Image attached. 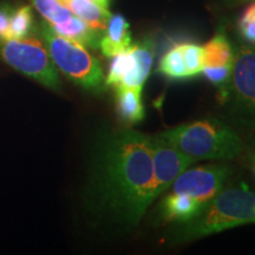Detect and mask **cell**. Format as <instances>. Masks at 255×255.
I'll list each match as a JSON object with an SVG mask.
<instances>
[{
    "label": "cell",
    "instance_id": "obj_1",
    "mask_svg": "<svg viewBox=\"0 0 255 255\" xmlns=\"http://www.w3.org/2000/svg\"><path fill=\"white\" fill-rule=\"evenodd\" d=\"M152 136L133 129L108 135L97 158V205L107 220L129 232L159 196L152 164Z\"/></svg>",
    "mask_w": 255,
    "mask_h": 255
},
{
    "label": "cell",
    "instance_id": "obj_2",
    "mask_svg": "<svg viewBox=\"0 0 255 255\" xmlns=\"http://www.w3.org/2000/svg\"><path fill=\"white\" fill-rule=\"evenodd\" d=\"M158 136L195 162L234 159L244 150L240 136L227 124L215 119L181 124Z\"/></svg>",
    "mask_w": 255,
    "mask_h": 255
},
{
    "label": "cell",
    "instance_id": "obj_3",
    "mask_svg": "<svg viewBox=\"0 0 255 255\" xmlns=\"http://www.w3.org/2000/svg\"><path fill=\"white\" fill-rule=\"evenodd\" d=\"M255 222V193L246 187L222 189L195 218L178 231V241H190Z\"/></svg>",
    "mask_w": 255,
    "mask_h": 255
},
{
    "label": "cell",
    "instance_id": "obj_4",
    "mask_svg": "<svg viewBox=\"0 0 255 255\" xmlns=\"http://www.w3.org/2000/svg\"><path fill=\"white\" fill-rule=\"evenodd\" d=\"M40 34L57 69L73 83L85 90H98L105 84L101 63L85 46L60 36L46 19L40 24Z\"/></svg>",
    "mask_w": 255,
    "mask_h": 255
},
{
    "label": "cell",
    "instance_id": "obj_5",
    "mask_svg": "<svg viewBox=\"0 0 255 255\" xmlns=\"http://www.w3.org/2000/svg\"><path fill=\"white\" fill-rule=\"evenodd\" d=\"M0 57L8 65L51 90H59L57 66L45 44L37 38L0 39Z\"/></svg>",
    "mask_w": 255,
    "mask_h": 255
},
{
    "label": "cell",
    "instance_id": "obj_6",
    "mask_svg": "<svg viewBox=\"0 0 255 255\" xmlns=\"http://www.w3.org/2000/svg\"><path fill=\"white\" fill-rule=\"evenodd\" d=\"M225 101L238 120L255 124V46L242 45L234 51Z\"/></svg>",
    "mask_w": 255,
    "mask_h": 255
},
{
    "label": "cell",
    "instance_id": "obj_7",
    "mask_svg": "<svg viewBox=\"0 0 255 255\" xmlns=\"http://www.w3.org/2000/svg\"><path fill=\"white\" fill-rule=\"evenodd\" d=\"M155 57V45L150 38H145L126 52L113 57L105 85L143 89L151 71Z\"/></svg>",
    "mask_w": 255,
    "mask_h": 255
},
{
    "label": "cell",
    "instance_id": "obj_8",
    "mask_svg": "<svg viewBox=\"0 0 255 255\" xmlns=\"http://www.w3.org/2000/svg\"><path fill=\"white\" fill-rule=\"evenodd\" d=\"M231 169L226 165H203L186 169L171 184L169 193L184 194L207 205L218 195L227 182Z\"/></svg>",
    "mask_w": 255,
    "mask_h": 255
},
{
    "label": "cell",
    "instance_id": "obj_9",
    "mask_svg": "<svg viewBox=\"0 0 255 255\" xmlns=\"http://www.w3.org/2000/svg\"><path fill=\"white\" fill-rule=\"evenodd\" d=\"M152 142H154L152 164H154L155 184L161 195L170 188L178 175L196 162L177 150L174 145L164 141L158 135L152 136Z\"/></svg>",
    "mask_w": 255,
    "mask_h": 255
},
{
    "label": "cell",
    "instance_id": "obj_10",
    "mask_svg": "<svg viewBox=\"0 0 255 255\" xmlns=\"http://www.w3.org/2000/svg\"><path fill=\"white\" fill-rule=\"evenodd\" d=\"M132 46L130 24L122 14H111L100 40V49L105 57H113L126 52Z\"/></svg>",
    "mask_w": 255,
    "mask_h": 255
},
{
    "label": "cell",
    "instance_id": "obj_11",
    "mask_svg": "<svg viewBox=\"0 0 255 255\" xmlns=\"http://www.w3.org/2000/svg\"><path fill=\"white\" fill-rule=\"evenodd\" d=\"M206 205L184 194L168 193L158 206V213L164 222L187 223L194 219Z\"/></svg>",
    "mask_w": 255,
    "mask_h": 255
},
{
    "label": "cell",
    "instance_id": "obj_12",
    "mask_svg": "<svg viewBox=\"0 0 255 255\" xmlns=\"http://www.w3.org/2000/svg\"><path fill=\"white\" fill-rule=\"evenodd\" d=\"M52 27L60 36L77 41L83 46L90 47V49L100 47V40L103 33L96 31L77 15L72 14L71 18L66 21L62 24L52 25Z\"/></svg>",
    "mask_w": 255,
    "mask_h": 255
},
{
    "label": "cell",
    "instance_id": "obj_13",
    "mask_svg": "<svg viewBox=\"0 0 255 255\" xmlns=\"http://www.w3.org/2000/svg\"><path fill=\"white\" fill-rule=\"evenodd\" d=\"M60 2L69 7L73 14L77 15L101 33H103L107 28L109 19L111 18L109 8L88 0H60Z\"/></svg>",
    "mask_w": 255,
    "mask_h": 255
},
{
    "label": "cell",
    "instance_id": "obj_14",
    "mask_svg": "<svg viewBox=\"0 0 255 255\" xmlns=\"http://www.w3.org/2000/svg\"><path fill=\"white\" fill-rule=\"evenodd\" d=\"M117 110L123 121L129 124L141 122L144 119L142 103V89L117 87Z\"/></svg>",
    "mask_w": 255,
    "mask_h": 255
},
{
    "label": "cell",
    "instance_id": "obj_15",
    "mask_svg": "<svg viewBox=\"0 0 255 255\" xmlns=\"http://www.w3.org/2000/svg\"><path fill=\"white\" fill-rule=\"evenodd\" d=\"M202 47L205 66H225L233 64L234 50L223 30H220Z\"/></svg>",
    "mask_w": 255,
    "mask_h": 255
},
{
    "label": "cell",
    "instance_id": "obj_16",
    "mask_svg": "<svg viewBox=\"0 0 255 255\" xmlns=\"http://www.w3.org/2000/svg\"><path fill=\"white\" fill-rule=\"evenodd\" d=\"M158 72L170 79H187L189 78L184 63L181 44H176L168 50L162 57L158 65Z\"/></svg>",
    "mask_w": 255,
    "mask_h": 255
},
{
    "label": "cell",
    "instance_id": "obj_17",
    "mask_svg": "<svg viewBox=\"0 0 255 255\" xmlns=\"http://www.w3.org/2000/svg\"><path fill=\"white\" fill-rule=\"evenodd\" d=\"M31 1L38 12L51 25L62 24L73 14L69 7L60 2V0H31Z\"/></svg>",
    "mask_w": 255,
    "mask_h": 255
},
{
    "label": "cell",
    "instance_id": "obj_18",
    "mask_svg": "<svg viewBox=\"0 0 255 255\" xmlns=\"http://www.w3.org/2000/svg\"><path fill=\"white\" fill-rule=\"evenodd\" d=\"M33 26V15L30 6H21L12 13L9 32L11 39H23L26 38Z\"/></svg>",
    "mask_w": 255,
    "mask_h": 255
},
{
    "label": "cell",
    "instance_id": "obj_19",
    "mask_svg": "<svg viewBox=\"0 0 255 255\" xmlns=\"http://www.w3.org/2000/svg\"><path fill=\"white\" fill-rule=\"evenodd\" d=\"M181 49H182L184 63H186L189 78L200 75L203 66H205V64H203V47L194 43H182Z\"/></svg>",
    "mask_w": 255,
    "mask_h": 255
},
{
    "label": "cell",
    "instance_id": "obj_20",
    "mask_svg": "<svg viewBox=\"0 0 255 255\" xmlns=\"http://www.w3.org/2000/svg\"><path fill=\"white\" fill-rule=\"evenodd\" d=\"M232 66L233 64L225 66H203L202 71H201L207 81L220 89V96H221L222 101L226 100L227 87L232 75Z\"/></svg>",
    "mask_w": 255,
    "mask_h": 255
},
{
    "label": "cell",
    "instance_id": "obj_21",
    "mask_svg": "<svg viewBox=\"0 0 255 255\" xmlns=\"http://www.w3.org/2000/svg\"><path fill=\"white\" fill-rule=\"evenodd\" d=\"M238 30L242 39L255 45V0L245 8L238 20Z\"/></svg>",
    "mask_w": 255,
    "mask_h": 255
},
{
    "label": "cell",
    "instance_id": "obj_22",
    "mask_svg": "<svg viewBox=\"0 0 255 255\" xmlns=\"http://www.w3.org/2000/svg\"><path fill=\"white\" fill-rule=\"evenodd\" d=\"M12 13H13V11L8 6H0V39H11L9 25H11Z\"/></svg>",
    "mask_w": 255,
    "mask_h": 255
},
{
    "label": "cell",
    "instance_id": "obj_23",
    "mask_svg": "<svg viewBox=\"0 0 255 255\" xmlns=\"http://www.w3.org/2000/svg\"><path fill=\"white\" fill-rule=\"evenodd\" d=\"M88 1L96 2V4H98V5L103 6V7H107V8H109V6H110V2H111V0H88Z\"/></svg>",
    "mask_w": 255,
    "mask_h": 255
},
{
    "label": "cell",
    "instance_id": "obj_24",
    "mask_svg": "<svg viewBox=\"0 0 255 255\" xmlns=\"http://www.w3.org/2000/svg\"><path fill=\"white\" fill-rule=\"evenodd\" d=\"M253 171H254V174H255V157L253 159Z\"/></svg>",
    "mask_w": 255,
    "mask_h": 255
},
{
    "label": "cell",
    "instance_id": "obj_25",
    "mask_svg": "<svg viewBox=\"0 0 255 255\" xmlns=\"http://www.w3.org/2000/svg\"><path fill=\"white\" fill-rule=\"evenodd\" d=\"M241 1H248V0H241ZM251 1H253V0H251Z\"/></svg>",
    "mask_w": 255,
    "mask_h": 255
}]
</instances>
